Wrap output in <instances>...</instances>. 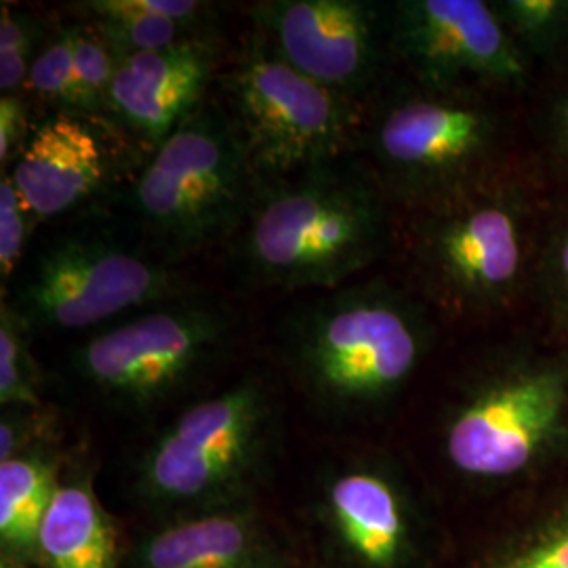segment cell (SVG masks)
<instances>
[{"mask_svg": "<svg viewBox=\"0 0 568 568\" xmlns=\"http://www.w3.org/2000/svg\"><path fill=\"white\" fill-rule=\"evenodd\" d=\"M328 523L356 562L394 568L406 548V523L398 488L382 467L345 464L333 469L323 490Z\"/></svg>", "mask_w": 568, "mask_h": 568, "instance_id": "2e32d148", "label": "cell"}, {"mask_svg": "<svg viewBox=\"0 0 568 568\" xmlns=\"http://www.w3.org/2000/svg\"><path fill=\"white\" fill-rule=\"evenodd\" d=\"M535 133L548 163L568 182V74L546 91L537 108Z\"/></svg>", "mask_w": 568, "mask_h": 568, "instance_id": "83f0119b", "label": "cell"}, {"mask_svg": "<svg viewBox=\"0 0 568 568\" xmlns=\"http://www.w3.org/2000/svg\"><path fill=\"white\" fill-rule=\"evenodd\" d=\"M140 568H286L283 551L251 509L199 511L150 535Z\"/></svg>", "mask_w": 568, "mask_h": 568, "instance_id": "9a60e30c", "label": "cell"}, {"mask_svg": "<svg viewBox=\"0 0 568 568\" xmlns=\"http://www.w3.org/2000/svg\"><path fill=\"white\" fill-rule=\"evenodd\" d=\"M389 34L408 81L432 89L516 93L532 70L490 0L389 2Z\"/></svg>", "mask_w": 568, "mask_h": 568, "instance_id": "7c38bea8", "label": "cell"}, {"mask_svg": "<svg viewBox=\"0 0 568 568\" xmlns=\"http://www.w3.org/2000/svg\"><path fill=\"white\" fill-rule=\"evenodd\" d=\"M286 365L307 398L337 417L389 403L434 345V314L410 288L382 276L316 293L284 318Z\"/></svg>", "mask_w": 568, "mask_h": 568, "instance_id": "7a4b0ae2", "label": "cell"}, {"mask_svg": "<svg viewBox=\"0 0 568 568\" xmlns=\"http://www.w3.org/2000/svg\"><path fill=\"white\" fill-rule=\"evenodd\" d=\"M278 447V405L262 375H246L185 406L143 448L138 488L171 509L236 506Z\"/></svg>", "mask_w": 568, "mask_h": 568, "instance_id": "8992f818", "label": "cell"}, {"mask_svg": "<svg viewBox=\"0 0 568 568\" xmlns=\"http://www.w3.org/2000/svg\"><path fill=\"white\" fill-rule=\"evenodd\" d=\"M32 331L16 307L0 304V405L41 406V368L32 354Z\"/></svg>", "mask_w": 568, "mask_h": 568, "instance_id": "7402d4cb", "label": "cell"}, {"mask_svg": "<svg viewBox=\"0 0 568 568\" xmlns=\"http://www.w3.org/2000/svg\"><path fill=\"white\" fill-rule=\"evenodd\" d=\"M116 535L81 476L60 483L39 535L44 568H116Z\"/></svg>", "mask_w": 568, "mask_h": 568, "instance_id": "e0dca14e", "label": "cell"}, {"mask_svg": "<svg viewBox=\"0 0 568 568\" xmlns=\"http://www.w3.org/2000/svg\"><path fill=\"white\" fill-rule=\"evenodd\" d=\"M251 26L302 74L365 110L394 63L389 4L373 0H264Z\"/></svg>", "mask_w": 568, "mask_h": 568, "instance_id": "8fae6325", "label": "cell"}, {"mask_svg": "<svg viewBox=\"0 0 568 568\" xmlns=\"http://www.w3.org/2000/svg\"><path fill=\"white\" fill-rule=\"evenodd\" d=\"M215 87L257 183L356 154L365 110L307 79L253 28Z\"/></svg>", "mask_w": 568, "mask_h": 568, "instance_id": "52a82bcc", "label": "cell"}, {"mask_svg": "<svg viewBox=\"0 0 568 568\" xmlns=\"http://www.w3.org/2000/svg\"><path fill=\"white\" fill-rule=\"evenodd\" d=\"M239 333L230 305L194 291L95 331L72 352L70 365L108 405L143 413L227 358Z\"/></svg>", "mask_w": 568, "mask_h": 568, "instance_id": "ba28073f", "label": "cell"}, {"mask_svg": "<svg viewBox=\"0 0 568 568\" xmlns=\"http://www.w3.org/2000/svg\"><path fill=\"white\" fill-rule=\"evenodd\" d=\"M196 288L143 243L105 230H70L42 246L9 304L37 333L103 328Z\"/></svg>", "mask_w": 568, "mask_h": 568, "instance_id": "30bf717a", "label": "cell"}, {"mask_svg": "<svg viewBox=\"0 0 568 568\" xmlns=\"http://www.w3.org/2000/svg\"><path fill=\"white\" fill-rule=\"evenodd\" d=\"M530 63L556 65L568 30V0H490Z\"/></svg>", "mask_w": 568, "mask_h": 568, "instance_id": "44dd1931", "label": "cell"}, {"mask_svg": "<svg viewBox=\"0 0 568 568\" xmlns=\"http://www.w3.org/2000/svg\"><path fill=\"white\" fill-rule=\"evenodd\" d=\"M72 44L81 87L82 112L87 119L110 122V89L116 74L119 55L102 32L87 20L72 23Z\"/></svg>", "mask_w": 568, "mask_h": 568, "instance_id": "d4e9b609", "label": "cell"}, {"mask_svg": "<svg viewBox=\"0 0 568 568\" xmlns=\"http://www.w3.org/2000/svg\"><path fill=\"white\" fill-rule=\"evenodd\" d=\"M257 178L243 140L217 100L206 102L148 154L126 192L140 243L169 265L232 243Z\"/></svg>", "mask_w": 568, "mask_h": 568, "instance_id": "5b68a950", "label": "cell"}, {"mask_svg": "<svg viewBox=\"0 0 568 568\" xmlns=\"http://www.w3.org/2000/svg\"><path fill=\"white\" fill-rule=\"evenodd\" d=\"M220 58L217 39L119 55L108 121L154 152L209 100L222 72Z\"/></svg>", "mask_w": 568, "mask_h": 568, "instance_id": "4fadbf2b", "label": "cell"}, {"mask_svg": "<svg viewBox=\"0 0 568 568\" xmlns=\"http://www.w3.org/2000/svg\"><path fill=\"white\" fill-rule=\"evenodd\" d=\"M530 295L551 335L568 345V204L544 217Z\"/></svg>", "mask_w": 568, "mask_h": 568, "instance_id": "ffe728a7", "label": "cell"}, {"mask_svg": "<svg viewBox=\"0 0 568 568\" xmlns=\"http://www.w3.org/2000/svg\"><path fill=\"white\" fill-rule=\"evenodd\" d=\"M508 568H568V535L530 551Z\"/></svg>", "mask_w": 568, "mask_h": 568, "instance_id": "f546056e", "label": "cell"}, {"mask_svg": "<svg viewBox=\"0 0 568 568\" xmlns=\"http://www.w3.org/2000/svg\"><path fill=\"white\" fill-rule=\"evenodd\" d=\"M568 434V345L490 358L448 413L445 453L459 474L499 480L537 464Z\"/></svg>", "mask_w": 568, "mask_h": 568, "instance_id": "9c48e42d", "label": "cell"}, {"mask_svg": "<svg viewBox=\"0 0 568 568\" xmlns=\"http://www.w3.org/2000/svg\"><path fill=\"white\" fill-rule=\"evenodd\" d=\"M541 224L535 192L516 169L410 211L403 244L413 293L455 323L508 314L530 295Z\"/></svg>", "mask_w": 568, "mask_h": 568, "instance_id": "3957f363", "label": "cell"}, {"mask_svg": "<svg viewBox=\"0 0 568 568\" xmlns=\"http://www.w3.org/2000/svg\"><path fill=\"white\" fill-rule=\"evenodd\" d=\"M53 413L44 406H7L0 417V464L30 450L49 447Z\"/></svg>", "mask_w": 568, "mask_h": 568, "instance_id": "4316f807", "label": "cell"}, {"mask_svg": "<svg viewBox=\"0 0 568 568\" xmlns=\"http://www.w3.org/2000/svg\"><path fill=\"white\" fill-rule=\"evenodd\" d=\"M0 568H23L21 565H16V562H11V560H4L2 558V565H0Z\"/></svg>", "mask_w": 568, "mask_h": 568, "instance_id": "1f68e13d", "label": "cell"}, {"mask_svg": "<svg viewBox=\"0 0 568 568\" xmlns=\"http://www.w3.org/2000/svg\"><path fill=\"white\" fill-rule=\"evenodd\" d=\"M514 126L495 95L469 89L386 84L368 103L356 154L389 203L410 211L445 203L504 175Z\"/></svg>", "mask_w": 568, "mask_h": 568, "instance_id": "277c9868", "label": "cell"}, {"mask_svg": "<svg viewBox=\"0 0 568 568\" xmlns=\"http://www.w3.org/2000/svg\"><path fill=\"white\" fill-rule=\"evenodd\" d=\"M60 487V459L51 447L0 464L2 558L26 567L39 562V535Z\"/></svg>", "mask_w": 568, "mask_h": 568, "instance_id": "ac0fdd59", "label": "cell"}, {"mask_svg": "<svg viewBox=\"0 0 568 568\" xmlns=\"http://www.w3.org/2000/svg\"><path fill=\"white\" fill-rule=\"evenodd\" d=\"M392 206L358 154L257 183L232 239L234 267L257 291L325 293L354 283L394 243Z\"/></svg>", "mask_w": 568, "mask_h": 568, "instance_id": "6da1fadb", "label": "cell"}, {"mask_svg": "<svg viewBox=\"0 0 568 568\" xmlns=\"http://www.w3.org/2000/svg\"><path fill=\"white\" fill-rule=\"evenodd\" d=\"M26 93L51 108V112L84 116L74 63L72 23L49 32V39L44 41L41 53L32 63Z\"/></svg>", "mask_w": 568, "mask_h": 568, "instance_id": "603a6c76", "label": "cell"}, {"mask_svg": "<svg viewBox=\"0 0 568 568\" xmlns=\"http://www.w3.org/2000/svg\"><path fill=\"white\" fill-rule=\"evenodd\" d=\"M74 11L102 32L116 55L152 53L215 39V28L169 20L154 13L145 0H87L74 4Z\"/></svg>", "mask_w": 568, "mask_h": 568, "instance_id": "d6986e66", "label": "cell"}, {"mask_svg": "<svg viewBox=\"0 0 568 568\" xmlns=\"http://www.w3.org/2000/svg\"><path fill=\"white\" fill-rule=\"evenodd\" d=\"M49 39L39 13L2 2L0 9V93L21 95L28 87L32 63Z\"/></svg>", "mask_w": 568, "mask_h": 568, "instance_id": "cb8c5ba5", "label": "cell"}, {"mask_svg": "<svg viewBox=\"0 0 568 568\" xmlns=\"http://www.w3.org/2000/svg\"><path fill=\"white\" fill-rule=\"evenodd\" d=\"M41 224L39 215L21 196L18 185L9 173H2L0 180V276L2 291L7 283L20 272L23 255L30 246L37 225Z\"/></svg>", "mask_w": 568, "mask_h": 568, "instance_id": "484cf974", "label": "cell"}, {"mask_svg": "<svg viewBox=\"0 0 568 568\" xmlns=\"http://www.w3.org/2000/svg\"><path fill=\"white\" fill-rule=\"evenodd\" d=\"M26 95H0V169L7 173L32 135Z\"/></svg>", "mask_w": 568, "mask_h": 568, "instance_id": "f1b7e54d", "label": "cell"}, {"mask_svg": "<svg viewBox=\"0 0 568 568\" xmlns=\"http://www.w3.org/2000/svg\"><path fill=\"white\" fill-rule=\"evenodd\" d=\"M110 122L49 112L34 124L7 171L42 222L65 217L100 199L114 180Z\"/></svg>", "mask_w": 568, "mask_h": 568, "instance_id": "5bb4252c", "label": "cell"}, {"mask_svg": "<svg viewBox=\"0 0 568 568\" xmlns=\"http://www.w3.org/2000/svg\"><path fill=\"white\" fill-rule=\"evenodd\" d=\"M556 65L568 74V30H567V39H565V44H562V51H560V55H558V61H556Z\"/></svg>", "mask_w": 568, "mask_h": 568, "instance_id": "4dcf8cb0", "label": "cell"}]
</instances>
